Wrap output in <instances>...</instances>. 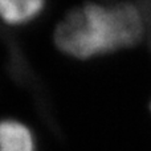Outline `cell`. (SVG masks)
Returning <instances> with one entry per match:
<instances>
[{
    "instance_id": "cell-1",
    "label": "cell",
    "mask_w": 151,
    "mask_h": 151,
    "mask_svg": "<svg viewBox=\"0 0 151 151\" xmlns=\"http://www.w3.org/2000/svg\"><path fill=\"white\" fill-rule=\"evenodd\" d=\"M146 32L138 3L86 1L64 13L53 28V44L65 57L90 61L139 47Z\"/></svg>"
},
{
    "instance_id": "cell-2",
    "label": "cell",
    "mask_w": 151,
    "mask_h": 151,
    "mask_svg": "<svg viewBox=\"0 0 151 151\" xmlns=\"http://www.w3.org/2000/svg\"><path fill=\"white\" fill-rule=\"evenodd\" d=\"M0 151H37L32 129L15 118L0 119Z\"/></svg>"
},
{
    "instance_id": "cell-3",
    "label": "cell",
    "mask_w": 151,
    "mask_h": 151,
    "mask_svg": "<svg viewBox=\"0 0 151 151\" xmlns=\"http://www.w3.org/2000/svg\"><path fill=\"white\" fill-rule=\"evenodd\" d=\"M42 0H0V20L11 27H20L35 21L44 12Z\"/></svg>"
},
{
    "instance_id": "cell-4",
    "label": "cell",
    "mask_w": 151,
    "mask_h": 151,
    "mask_svg": "<svg viewBox=\"0 0 151 151\" xmlns=\"http://www.w3.org/2000/svg\"><path fill=\"white\" fill-rule=\"evenodd\" d=\"M150 110H151V102H150Z\"/></svg>"
}]
</instances>
